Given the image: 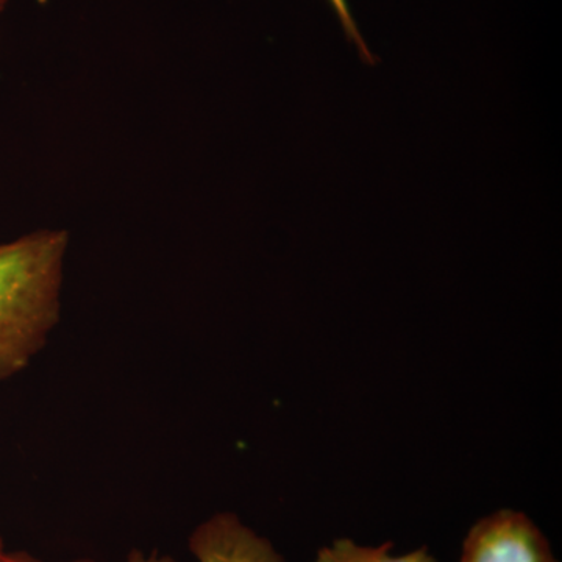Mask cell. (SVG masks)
<instances>
[{
	"label": "cell",
	"instance_id": "277c9868",
	"mask_svg": "<svg viewBox=\"0 0 562 562\" xmlns=\"http://www.w3.org/2000/svg\"><path fill=\"white\" fill-rule=\"evenodd\" d=\"M392 547L394 542H386L380 547H362L351 539H336L330 547L321 549L313 562H438L428 552L427 547L402 557H392Z\"/></svg>",
	"mask_w": 562,
	"mask_h": 562
},
{
	"label": "cell",
	"instance_id": "ba28073f",
	"mask_svg": "<svg viewBox=\"0 0 562 562\" xmlns=\"http://www.w3.org/2000/svg\"><path fill=\"white\" fill-rule=\"evenodd\" d=\"M7 558H9V552H5V547H3L2 539H0V562H5Z\"/></svg>",
	"mask_w": 562,
	"mask_h": 562
},
{
	"label": "cell",
	"instance_id": "52a82bcc",
	"mask_svg": "<svg viewBox=\"0 0 562 562\" xmlns=\"http://www.w3.org/2000/svg\"><path fill=\"white\" fill-rule=\"evenodd\" d=\"M5 562H43L38 558L32 557V554L25 552L9 553Z\"/></svg>",
	"mask_w": 562,
	"mask_h": 562
},
{
	"label": "cell",
	"instance_id": "30bf717a",
	"mask_svg": "<svg viewBox=\"0 0 562 562\" xmlns=\"http://www.w3.org/2000/svg\"><path fill=\"white\" fill-rule=\"evenodd\" d=\"M10 0H0V13L5 10V7L9 5Z\"/></svg>",
	"mask_w": 562,
	"mask_h": 562
},
{
	"label": "cell",
	"instance_id": "9c48e42d",
	"mask_svg": "<svg viewBox=\"0 0 562 562\" xmlns=\"http://www.w3.org/2000/svg\"><path fill=\"white\" fill-rule=\"evenodd\" d=\"M68 562H95L91 560V558H77V560L68 561Z\"/></svg>",
	"mask_w": 562,
	"mask_h": 562
},
{
	"label": "cell",
	"instance_id": "8992f818",
	"mask_svg": "<svg viewBox=\"0 0 562 562\" xmlns=\"http://www.w3.org/2000/svg\"><path fill=\"white\" fill-rule=\"evenodd\" d=\"M122 562H180L168 553L151 550V552H143V550H132Z\"/></svg>",
	"mask_w": 562,
	"mask_h": 562
},
{
	"label": "cell",
	"instance_id": "5b68a950",
	"mask_svg": "<svg viewBox=\"0 0 562 562\" xmlns=\"http://www.w3.org/2000/svg\"><path fill=\"white\" fill-rule=\"evenodd\" d=\"M327 2L330 3L331 9L335 10L336 16H338L339 22H341V27L344 33H346L347 40L353 43L358 52H360L361 60L364 61L366 65H376L379 58L372 54L368 43L362 38L357 21H355L353 14H351L349 0H327Z\"/></svg>",
	"mask_w": 562,
	"mask_h": 562
},
{
	"label": "cell",
	"instance_id": "6da1fadb",
	"mask_svg": "<svg viewBox=\"0 0 562 562\" xmlns=\"http://www.w3.org/2000/svg\"><path fill=\"white\" fill-rule=\"evenodd\" d=\"M69 243L44 228L0 244V382L24 372L60 322Z\"/></svg>",
	"mask_w": 562,
	"mask_h": 562
},
{
	"label": "cell",
	"instance_id": "7a4b0ae2",
	"mask_svg": "<svg viewBox=\"0 0 562 562\" xmlns=\"http://www.w3.org/2000/svg\"><path fill=\"white\" fill-rule=\"evenodd\" d=\"M461 562L558 561L530 517L502 509L473 525L462 546Z\"/></svg>",
	"mask_w": 562,
	"mask_h": 562
},
{
	"label": "cell",
	"instance_id": "3957f363",
	"mask_svg": "<svg viewBox=\"0 0 562 562\" xmlns=\"http://www.w3.org/2000/svg\"><path fill=\"white\" fill-rule=\"evenodd\" d=\"M188 549L198 562H286L268 539L233 513L214 514L198 525Z\"/></svg>",
	"mask_w": 562,
	"mask_h": 562
}]
</instances>
